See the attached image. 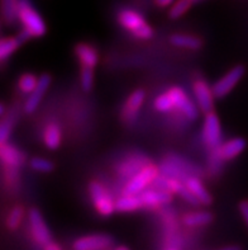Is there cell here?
<instances>
[{
    "label": "cell",
    "mask_w": 248,
    "mask_h": 250,
    "mask_svg": "<svg viewBox=\"0 0 248 250\" xmlns=\"http://www.w3.org/2000/svg\"><path fill=\"white\" fill-rule=\"evenodd\" d=\"M154 109L160 113H171L177 111L188 121L192 122L198 118L199 107L198 104L190 99L185 89L180 86H171L165 93H161L154 98Z\"/></svg>",
    "instance_id": "obj_1"
},
{
    "label": "cell",
    "mask_w": 248,
    "mask_h": 250,
    "mask_svg": "<svg viewBox=\"0 0 248 250\" xmlns=\"http://www.w3.org/2000/svg\"><path fill=\"white\" fill-rule=\"evenodd\" d=\"M18 22L22 24V32L18 36L24 42L29 38H41L47 32L43 17L38 13L31 0H19Z\"/></svg>",
    "instance_id": "obj_2"
},
{
    "label": "cell",
    "mask_w": 248,
    "mask_h": 250,
    "mask_svg": "<svg viewBox=\"0 0 248 250\" xmlns=\"http://www.w3.org/2000/svg\"><path fill=\"white\" fill-rule=\"evenodd\" d=\"M116 22L133 37L141 41H147L153 37V28L146 22L145 17L132 8H122L116 13Z\"/></svg>",
    "instance_id": "obj_3"
},
{
    "label": "cell",
    "mask_w": 248,
    "mask_h": 250,
    "mask_svg": "<svg viewBox=\"0 0 248 250\" xmlns=\"http://www.w3.org/2000/svg\"><path fill=\"white\" fill-rule=\"evenodd\" d=\"M89 194L93 201L94 208L103 217H109L116 211L113 196L100 182L93 181L89 183Z\"/></svg>",
    "instance_id": "obj_4"
},
{
    "label": "cell",
    "mask_w": 248,
    "mask_h": 250,
    "mask_svg": "<svg viewBox=\"0 0 248 250\" xmlns=\"http://www.w3.org/2000/svg\"><path fill=\"white\" fill-rule=\"evenodd\" d=\"M158 174H160L158 167L150 163L127 181L126 186L123 188V194H139L141 192L147 189L150 184L153 183Z\"/></svg>",
    "instance_id": "obj_5"
},
{
    "label": "cell",
    "mask_w": 248,
    "mask_h": 250,
    "mask_svg": "<svg viewBox=\"0 0 248 250\" xmlns=\"http://www.w3.org/2000/svg\"><path fill=\"white\" fill-rule=\"evenodd\" d=\"M246 73V69L243 65H236L234 67H232L230 70L227 71V74H224L222 78L214 83L213 88L214 97L218 99H222L224 97H227L228 94H230L233 89L236 88L237 84L241 82V79L243 78Z\"/></svg>",
    "instance_id": "obj_6"
},
{
    "label": "cell",
    "mask_w": 248,
    "mask_h": 250,
    "mask_svg": "<svg viewBox=\"0 0 248 250\" xmlns=\"http://www.w3.org/2000/svg\"><path fill=\"white\" fill-rule=\"evenodd\" d=\"M203 141L209 150H215L223 143L220 121L213 111L205 113L203 124Z\"/></svg>",
    "instance_id": "obj_7"
},
{
    "label": "cell",
    "mask_w": 248,
    "mask_h": 250,
    "mask_svg": "<svg viewBox=\"0 0 248 250\" xmlns=\"http://www.w3.org/2000/svg\"><path fill=\"white\" fill-rule=\"evenodd\" d=\"M192 93H194L195 103L203 113H209L214 108V93L213 88L209 86L207 80L196 79L192 83Z\"/></svg>",
    "instance_id": "obj_8"
},
{
    "label": "cell",
    "mask_w": 248,
    "mask_h": 250,
    "mask_svg": "<svg viewBox=\"0 0 248 250\" xmlns=\"http://www.w3.org/2000/svg\"><path fill=\"white\" fill-rule=\"evenodd\" d=\"M28 221L31 225L32 236L39 245H46L51 241V231L44 221L41 211L38 208H31L28 212Z\"/></svg>",
    "instance_id": "obj_9"
},
{
    "label": "cell",
    "mask_w": 248,
    "mask_h": 250,
    "mask_svg": "<svg viewBox=\"0 0 248 250\" xmlns=\"http://www.w3.org/2000/svg\"><path fill=\"white\" fill-rule=\"evenodd\" d=\"M247 147V141L243 137H234L220 144L215 150H211V154L219 158L222 162H229L238 158Z\"/></svg>",
    "instance_id": "obj_10"
},
{
    "label": "cell",
    "mask_w": 248,
    "mask_h": 250,
    "mask_svg": "<svg viewBox=\"0 0 248 250\" xmlns=\"http://www.w3.org/2000/svg\"><path fill=\"white\" fill-rule=\"evenodd\" d=\"M150 164V160L142 154H132L123 159L122 162L115 167V171L118 177L123 179H131L135 173H138L142 168H145L146 165Z\"/></svg>",
    "instance_id": "obj_11"
},
{
    "label": "cell",
    "mask_w": 248,
    "mask_h": 250,
    "mask_svg": "<svg viewBox=\"0 0 248 250\" xmlns=\"http://www.w3.org/2000/svg\"><path fill=\"white\" fill-rule=\"evenodd\" d=\"M0 160L5 170H18L25 162V154L9 143L0 146Z\"/></svg>",
    "instance_id": "obj_12"
},
{
    "label": "cell",
    "mask_w": 248,
    "mask_h": 250,
    "mask_svg": "<svg viewBox=\"0 0 248 250\" xmlns=\"http://www.w3.org/2000/svg\"><path fill=\"white\" fill-rule=\"evenodd\" d=\"M143 208H157L172 201V193L161 188H147L139 193Z\"/></svg>",
    "instance_id": "obj_13"
},
{
    "label": "cell",
    "mask_w": 248,
    "mask_h": 250,
    "mask_svg": "<svg viewBox=\"0 0 248 250\" xmlns=\"http://www.w3.org/2000/svg\"><path fill=\"white\" fill-rule=\"evenodd\" d=\"M51 82H52V78L48 74H43L38 78V84L36 86V89L31 94L28 95V98L24 103V111L25 113H33L38 108V105L41 104L42 99H43L44 94L48 90L51 85Z\"/></svg>",
    "instance_id": "obj_14"
},
{
    "label": "cell",
    "mask_w": 248,
    "mask_h": 250,
    "mask_svg": "<svg viewBox=\"0 0 248 250\" xmlns=\"http://www.w3.org/2000/svg\"><path fill=\"white\" fill-rule=\"evenodd\" d=\"M146 93L143 89H137L128 95L122 109V118L126 122H133L138 116L142 105L145 103Z\"/></svg>",
    "instance_id": "obj_15"
},
{
    "label": "cell",
    "mask_w": 248,
    "mask_h": 250,
    "mask_svg": "<svg viewBox=\"0 0 248 250\" xmlns=\"http://www.w3.org/2000/svg\"><path fill=\"white\" fill-rule=\"evenodd\" d=\"M113 244V239L107 234H95L75 240L74 250H103Z\"/></svg>",
    "instance_id": "obj_16"
},
{
    "label": "cell",
    "mask_w": 248,
    "mask_h": 250,
    "mask_svg": "<svg viewBox=\"0 0 248 250\" xmlns=\"http://www.w3.org/2000/svg\"><path fill=\"white\" fill-rule=\"evenodd\" d=\"M75 56L79 60L81 66L93 67L94 69L97 62H99V54H97L96 48L94 46H91V44L85 43V42H80V43L76 44Z\"/></svg>",
    "instance_id": "obj_17"
},
{
    "label": "cell",
    "mask_w": 248,
    "mask_h": 250,
    "mask_svg": "<svg viewBox=\"0 0 248 250\" xmlns=\"http://www.w3.org/2000/svg\"><path fill=\"white\" fill-rule=\"evenodd\" d=\"M184 183H185L186 186H188L189 189L194 193V196L200 201L201 205L209 206V205L213 202V198H211L209 190L205 188V186L203 184V182L200 181L199 175H189L185 181H184Z\"/></svg>",
    "instance_id": "obj_18"
},
{
    "label": "cell",
    "mask_w": 248,
    "mask_h": 250,
    "mask_svg": "<svg viewBox=\"0 0 248 250\" xmlns=\"http://www.w3.org/2000/svg\"><path fill=\"white\" fill-rule=\"evenodd\" d=\"M42 140H43L44 146L48 150H56L61 146V141H62V132H61V127L55 122H50L46 125L43 130V135H42Z\"/></svg>",
    "instance_id": "obj_19"
},
{
    "label": "cell",
    "mask_w": 248,
    "mask_h": 250,
    "mask_svg": "<svg viewBox=\"0 0 248 250\" xmlns=\"http://www.w3.org/2000/svg\"><path fill=\"white\" fill-rule=\"evenodd\" d=\"M170 42L175 47L185 48V50H199L203 46L201 38L191 35H181V33H176V35L171 36Z\"/></svg>",
    "instance_id": "obj_20"
},
{
    "label": "cell",
    "mask_w": 248,
    "mask_h": 250,
    "mask_svg": "<svg viewBox=\"0 0 248 250\" xmlns=\"http://www.w3.org/2000/svg\"><path fill=\"white\" fill-rule=\"evenodd\" d=\"M143 208L139 194H123L115 201V209L118 212H134Z\"/></svg>",
    "instance_id": "obj_21"
},
{
    "label": "cell",
    "mask_w": 248,
    "mask_h": 250,
    "mask_svg": "<svg viewBox=\"0 0 248 250\" xmlns=\"http://www.w3.org/2000/svg\"><path fill=\"white\" fill-rule=\"evenodd\" d=\"M213 221V215L208 211H196V212H189L184 216L182 222L186 226L196 228V226H205Z\"/></svg>",
    "instance_id": "obj_22"
},
{
    "label": "cell",
    "mask_w": 248,
    "mask_h": 250,
    "mask_svg": "<svg viewBox=\"0 0 248 250\" xmlns=\"http://www.w3.org/2000/svg\"><path fill=\"white\" fill-rule=\"evenodd\" d=\"M19 0H1V17L6 24H14L18 21Z\"/></svg>",
    "instance_id": "obj_23"
},
{
    "label": "cell",
    "mask_w": 248,
    "mask_h": 250,
    "mask_svg": "<svg viewBox=\"0 0 248 250\" xmlns=\"http://www.w3.org/2000/svg\"><path fill=\"white\" fill-rule=\"evenodd\" d=\"M167 160H170L171 163H173L175 165H177L180 169L188 173L189 175H199L200 177L203 170L199 165H196L195 163L190 162L189 159L184 158V156L176 155V154H172V155H167L166 156Z\"/></svg>",
    "instance_id": "obj_24"
},
{
    "label": "cell",
    "mask_w": 248,
    "mask_h": 250,
    "mask_svg": "<svg viewBox=\"0 0 248 250\" xmlns=\"http://www.w3.org/2000/svg\"><path fill=\"white\" fill-rule=\"evenodd\" d=\"M22 43L19 37H4L0 41V60L3 62L8 60Z\"/></svg>",
    "instance_id": "obj_25"
},
{
    "label": "cell",
    "mask_w": 248,
    "mask_h": 250,
    "mask_svg": "<svg viewBox=\"0 0 248 250\" xmlns=\"http://www.w3.org/2000/svg\"><path fill=\"white\" fill-rule=\"evenodd\" d=\"M38 84V78L33 74H23L18 80V89L20 93L25 95H29L36 89Z\"/></svg>",
    "instance_id": "obj_26"
},
{
    "label": "cell",
    "mask_w": 248,
    "mask_h": 250,
    "mask_svg": "<svg viewBox=\"0 0 248 250\" xmlns=\"http://www.w3.org/2000/svg\"><path fill=\"white\" fill-rule=\"evenodd\" d=\"M23 216H24V208L22 206H14L9 211L8 216H6L5 225L9 230H17L20 225V222L23 220Z\"/></svg>",
    "instance_id": "obj_27"
},
{
    "label": "cell",
    "mask_w": 248,
    "mask_h": 250,
    "mask_svg": "<svg viewBox=\"0 0 248 250\" xmlns=\"http://www.w3.org/2000/svg\"><path fill=\"white\" fill-rule=\"evenodd\" d=\"M191 0H176L169 10L170 19H179L192 6Z\"/></svg>",
    "instance_id": "obj_28"
},
{
    "label": "cell",
    "mask_w": 248,
    "mask_h": 250,
    "mask_svg": "<svg viewBox=\"0 0 248 250\" xmlns=\"http://www.w3.org/2000/svg\"><path fill=\"white\" fill-rule=\"evenodd\" d=\"M80 86L85 93H89L94 88V69L81 66L80 71Z\"/></svg>",
    "instance_id": "obj_29"
},
{
    "label": "cell",
    "mask_w": 248,
    "mask_h": 250,
    "mask_svg": "<svg viewBox=\"0 0 248 250\" xmlns=\"http://www.w3.org/2000/svg\"><path fill=\"white\" fill-rule=\"evenodd\" d=\"M29 165H31V168L33 170L38 171V173H50L55 168L54 163L51 162V160L46 158H39V156L32 158Z\"/></svg>",
    "instance_id": "obj_30"
},
{
    "label": "cell",
    "mask_w": 248,
    "mask_h": 250,
    "mask_svg": "<svg viewBox=\"0 0 248 250\" xmlns=\"http://www.w3.org/2000/svg\"><path fill=\"white\" fill-rule=\"evenodd\" d=\"M13 130V120L10 117H4L0 125V144L8 143Z\"/></svg>",
    "instance_id": "obj_31"
},
{
    "label": "cell",
    "mask_w": 248,
    "mask_h": 250,
    "mask_svg": "<svg viewBox=\"0 0 248 250\" xmlns=\"http://www.w3.org/2000/svg\"><path fill=\"white\" fill-rule=\"evenodd\" d=\"M239 212L242 215V217L245 219L246 224L248 226V201H242V202H239L238 205Z\"/></svg>",
    "instance_id": "obj_32"
},
{
    "label": "cell",
    "mask_w": 248,
    "mask_h": 250,
    "mask_svg": "<svg viewBox=\"0 0 248 250\" xmlns=\"http://www.w3.org/2000/svg\"><path fill=\"white\" fill-rule=\"evenodd\" d=\"M153 1L158 8H169L175 3L176 0H153Z\"/></svg>",
    "instance_id": "obj_33"
},
{
    "label": "cell",
    "mask_w": 248,
    "mask_h": 250,
    "mask_svg": "<svg viewBox=\"0 0 248 250\" xmlns=\"http://www.w3.org/2000/svg\"><path fill=\"white\" fill-rule=\"evenodd\" d=\"M43 250H62V249H61V247L58 244H56V243H54V241H50L48 244L44 245Z\"/></svg>",
    "instance_id": "obj_34"
},
{
    "label": "cell",
    "mask_w": 248,
    "mask_h": 250,
    "mask_svg": "<svg viewBox=\"0 0 248 250\" xmlns=\"http://www.w3.org/2000/svg\"><path fill=\"white\" fill-rule=\"evenodd\" d=\"M219 250H241V248L238 245H232V247H227L223 248V249H219Z\"/></svg>",
    "instance_id": "obj_35"
},
{
    "label": "cell",
    "mask_w": 248,
    "mask_h": 250,
    "mask_svg": "<svg viewBox=\"0 0 248 250\" xmlns=\"http://www.w3.org/2000/svg\"><path fill=\"white\" fill-rule=\"evenodd\" d=\"M0 114H1V116L5 114V104H4V103H1V107H0Z\"/></svg>",
    "instance_id": "obj_36"
},
{
    "label": "cell",
    "mask_w": 248,
    "mask_h": 250,
    "mask_svg": "<svg viewBox=\"0 0 248 250\" xmlns=\"http://www.w3.org/2000/svg\"><path fill=\"white\" fill-rule=\"evenodd\" d=\"M115 250H128V249H127L126 247H119V248H116Z\"/></svg>",
    "instance_id": "obj_37"
},
{
    "label": "cell",
    "mask_w": 248,
    "mask_h": 250,
    "mask_svg": "<svg viewBox=\"0 0 248 250\" xmlns=\"http://www.w3.org/2000/svg\"><path fill=\"white\" fill-rule=\"evenodd\" d=\"M192 3H198V1H200V0H191Z\"/></svg>",
    "instance_id": "obj_38"
},
{
    "label": "cell",
    "mask_w": 248,
    "mask_h": 250,
    "mask_svg": "<svg viewBox=\"0 0 248 250\" xmlns=\"http://www.w3.org/2000/svg\"><path fill=\"white\" fill-rule=\"evenodd\" d=\"M169 250H176V249H169Z\"/></svg>",
    "instance_id": "obj_39"
}]
</instances>
